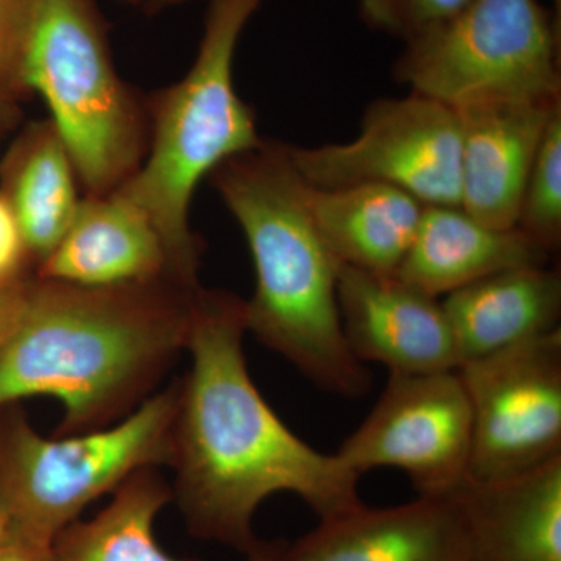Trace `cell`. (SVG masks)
<instances>
[{"label":"cell","instance_id":"cell-24","mask_svg":"<svg viewBox=\"0 0 561 561\" xmlns=\"http://www.w3.org/2000/svg\"><path fill=\"white\" fill-rule=\"evenodd\" d=\"M31 267H35V262L20 224L0 194V289L31 279Z\"/></svg>","mask_w":561,"mask_h":561},{"label":"cell","instance_id":"cell-6","mask_svg":"<svg viewBox=\"0 0 561 561\" xmlns=\"http://www.w3.org/2000/svg\"><path fill=\"white\" fill-rule=\"evenodd\" d=\"M180 381L140 402L119 423L47 438L27 420L0 432V507L10 529L51 542L103 494L133 476L171 465Z\"/></svg>","mask_w":561,"mask_h":561},{"label":"cell","instance_id":"cell-8","mask_svg":"<svg viewBox=\"0 0 561 561\" xmlns=\"http://www.w3.org/2000/svg\"><path fill=\"white\" fill-rule=\"evenodd\" d=\"M302 180L319 190L386 184L424 206H460V124L456 110L411 92L365 111L350 142L287 147Z\"/></svg>","mask_w":561,"mask_h":561},{"label":"cell","instance_id":"cell-25","mask_svg":"<svg viewBox=\"0 0 561 561\" xmlns=\"http://www.w3.org/2000/svg\"><path fill=\"white\" fill-rule=\"evenodd\" d=\"M0 561H54L51 542L36 540L9 527L0 541Z\"/></svg>","mask_w":561,"mask_h":561},{"label":"cell","instance_id":"cell-9","mask_svg":"<svg viewBox=\"0 0 561 561\" xmlns=\"http://www.w3.org/2000/svg\"><path fill=\"white\" fill-rule=\"evenodd\" d=\"M457 371L471 409L468 481L515 478L561 457V330Z\"/></svg>","mask_w":561,"mask_h":561},{"label":"cell","instance_id":"cell-3","mask_svg":"<svg viewBox=\"0 0 561 561\" xmlns=\"http://www.w3.org/2000/svg\"><path fill=\"white\" fill-rule=\"evenodd\" d=\"M210 175L253 257L256 287L245 301L247 332L320 389L364 397L371 376L343 334L341 262L313 224L305 180L287 147L262 142Z\"/></svg>","mask_w":561,"mask_h":561},{"label":"cell","instance_id":"cell-19","mask_svg":"<svg viewBox=\"0 0 561 561\" xmlns=\"http://www.w3.org/2000/svg\"><path fill=\"white\" fill-rule=\"evenodd\" d=\"M80 186L72 157L50 119L28 125L7 151L0 194L20 224L35 268L76 219Z\"/></svg>","mask_w":561,"mask_h":561},{"label":"cell","instance_id":"cell-13","mask_svg":"<svg viewBox=\"0 0 561 561\" xmlns=\"http://www.w3.org/2000/svg\"><path fill=\"white\" fill-rule=\"evenodd\" d=\"M559 101H485L456 110L460 208L494 228H515L535 154Z\"/></svg>","mask_w":561,"mask_h":561},{"label":"cell","instance_id":"cell-17","mask_svg":"<svg viewBox=\"0 0 561 561\" xmlns=\"http://www.w3.org/2000/svg\"><path fill=\"white\" fill-rule=\"evenodd\" d=\"M548 257L516 227H490L460 206H424L419 231L397 276L443 298L497 272L546 265Z\"/></svg>","mask_w":561,"mask_h":561},{"label":"cell","instance_id":"cell-12","mask_svg":"<svg viewBox=\"0 0 561 561\" xmlns=\"http://www.w3.org/2000/svg\"><path fill=\"white\" fill-rule=\"evenodd\" d=\"M249 561H468V538L453 496L357 507L320 519L291 545H267Z\"/></svg>","mask_w":561,"mask_h":561},{"label":"cell","instance_id":"cell-7","mask_svg":"<svg viewBox=\"0 0 561 561\" xmlns=\"http://www.w3.org/2000/svg\"><path fill=\"white\" fill-rule=\"evenodd\" d=\"M394 77L451 108L561 99L560 21L540 0H472L405 43Z\"/></svg>","mask_w":561,"mask_h":561},{"label":"cell","instance_id":"cell-18","mask_svg":"<svg viewBox=\"0 0 561 561\" xmlns=\"http://www.w3.org/2000/svg\"><path fill=\"white\" fill-rule=\"evenodd\" d=\"M306 201L335 260L386 275H397L424 210L412 195L386 184L319 190L306 183Z\"/></svg>","mask_w":561,"mask_h":561},{"label":"cell","instance_id":"cell-10","mask_svg":"<svg viewBox=\"0 0 561 561\" xmlns=\"http://www.w3.org/2000/svg\"><path fill=\"white\" fill-rule=\"evenodd\" d=\"M359 478L397 468L419 496H449L468 479L471 409L459 371L390 373L375 408L335 453Z\"/></svg>","mask_w":561,"mask_h":561},{"label":"cell","instance_id":"cell-27","mask_svg":"<svg viewBox=\"0 0 561 561\" xmlns=\"http://www.w3.org/2000/svg\"><path fill=\"white\" fill-rule=\"evenodd\" d=\"M7 529H9V522H7L5 513H3L2 507H0V541L5 537Z\"/></svg>","mask_w":561,"mask_h":561},{"label":"cell","instance_id":"cell-4","mask_svg":"<svg viewBox=\"0 0 561 561\" xmlns=\"http://www.w3.org/2000/svg\"><path fill=\"white\" fill-rule=\"evenodd\" d=\"M262 0H213L201 49L183 80L150 103L147 153L119 187L157 228L169 273L198 287L202 242L190 227L192 197L203 176L262 146L253 111L232 80L236 47Z\"/></svg>","mask_w":561,"mask_h":561},{"label":"cell","instance_id":"cell-5","mask_svg":"<svg viewBox=\"0 0 561 561\" xmlns=\"http://www.w3.org/2000/svg\"><path fill=\"white\" fill-rule=\"evenodd\" d=\"M21 72L49 106L87 197L119 190L146 157L149 127L94 2L25 0Z\"/></svg>","mask_w":561,"mask_h":561},{"label":"cell","instance_id":"cell-2","mask_svg":"<svg viewBox=\"0 0 561 561\" xmlns=\"http://www.w3.org/2000/svg\"><path fill=\"white\" fill-rule=\"evenodd\" d=\"M201 289L172 278L84 287L33 276L0 350V409L51 397L65 412L58 435L108 426L186 350Z\"/></svg>","mask_w":561,"mask_h":561},{"label":"cell","instance_id":"cell-11","mask_svg":"<svg viewBox=\"0 0 561 561\" xmlns=\"http://www.w3.org/2000/svg\"><path fill=\"white\" fill-rule=\"evenodd\" d=\"M339 311L351 353L390 373L456 370L460 365L442 298L400 276L339 268Z\"/></svg>","mask_w":561,"mask_h":561},{"label":"cell","instance_id":"cell-20","mask_svg":"<svg viewBox=\"0 0 561 561\" xmlns=\"http://www.w3.org/2000/svg\"><path fill=\"white\" fill-rule=\"evenodd\" d=\"M88 522L70 524L51 541L54 561H187L173 559L154 535V523L172 490L157 468L140 471L114 491Z\"/></svg>","mask_w":561,"mask_h":561},{"label":"cell","instance_id":"cell-1","mask_svg":"<svg viewBox=\"0 0 561 561\" xmlns=\"http://www.w3.org/2000/svg\"><path fill=\"white\" fill-rule=\"evenodd\" d=\"M245 301L197 291L172 435L175 486L195 537L247 557L264 545L253 519L276 493L300 497L320 519L362 504L359 476L337 454L317 451L286 426L251 379L243 339Z\"/></svg>","mask_w":561,"mask_h":561},{"label":"cell","instance_id":"cell-15","mask_svg":"<svg viewBox=\"0 0 561 561\" xmlns=\"http://www.w3.org/2000/svg\"><path fill=\"white\" fill-rule=\"evenodd\" d=\"M468 561H561V457L501 481H465Z\"/></svg>","mask_w":561,"mask_h":561},{"label":"cell","instance_id":"cell-21","mask_svg":"<svg viewBox=\"0 0 561 561\" xmlns=\"http://www.w3.org/2000/svg\"><path fill=\"white\" fill-rule=\"evenodd\" d=\"M516 228L546 253L561 243V105L553 111L535 154Z\"/></svg>","mask_w":561,"mask_h":561},{"label":"cell","instance_id":"cell-26","mask_svg":"<svg viewBox=\"0 0 561 561\" xmlns=\"http://www.w3.org/2000/svg\"><path fill=\"white\" fill-rule=\"evenodd\" d=\"M31 279L0 289V350L5 345L7 339L10 337L20 320Z\"/></svg>","mask_w":561,"mask_h":561},{"label":"cell","instance_id":"cell-14","mask_svg":"<svg viewBox=\"0 0 561 561\" xmlns=\"http://www.w3.org/2000/svg\"><path fill=\"white\" fill-rule=\"evenodd\" d=\"M35 276L84 287L172 278L157 228L119 191L81 201L69 230Z\"/></svg>","mask_w":561,"mask_h":561},{"label":"cell","instance_id":"cell-22","mask_svg":"<svg viewBox=\"0 0 561 561\" xmlns=\"http://www.w3.org/2000/svg\"><path fill=\"white\" fill-rule=\"evenodd\" d=\"M472 0H359L365 24L408 43L451 20Z\"/></svg>","mask_w":561,"mask_h":561},{"label":"cell","instance_id":"cell-28","mask_svg":"<svg viewBox=\"0 0 561 561\" xmlns=\"http://www.w3.org/2000/svg\"><path fill=\"white\" fill-rule=\"evenodd\" d=\"M133 3H146V5H164L169 2H179V0H127Z\"/></svg>","mask_w":561,"mask_h":561},{"label":"cell","instance_id":"cell-23","mask_svg":"<svg viewBox=\"0 0 561 561\" xmlns=\"http://www.w3.org/2000/svg\"><path fill=\"white\" fill-rule=\"evenodd\" d=\"M25 0H0V133L16 119L18 103L27 94L21 72Z\"/></svg>","mask_w":561,"mask_h":561},{"label":"cell","instance_id":"cell-16","mask_svg":"<svg viewBox=\"0 0 561 561\" xmlns=\"http://www.w3.org/2000/svg\"><path fill=\"white\" fill-rule=\"evenodd\" d=\"M442 302L463 364L560 330L561 275L546 265L508 268Z\"/></svg>","mask_w":561,"mask_h":561}]
</instances>
